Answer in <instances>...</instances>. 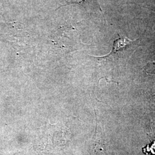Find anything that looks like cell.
I'll return each mask as SVG.
<instances>
[{
    "label": "cell",
    "instance_id": "1",
    "mask_svg": "<svg viewBox=\"0 0 155 155\" xmlns=\"http://www.w3.org/2000/svg\"><path fill=\"white\" fill-rule=\"evenodd\" d=\"M137 41L136 40H131L126 37H120L119 38L114 40L113 49L110 53V55L112 54H116L121 50L125 49L127 47L132 45L134 42Z\"/></svg>",
    "mask_w": 155,
    "mask_h": 155
},
{
    "label": "cell",
    "instance_id": "2",
    "mask_svg": "<svg viewBox=\"0 0 155 155\" xmlns=\"http://www.w3.org/2000/svg\"><path fill=\"white\" fill-rule=\"evenodd\" d=\"M144 152L146 153H150L151 155H155V143H153L152 144H150L145 147L143 149Z\"/></svg>",
    "mask_w": 155,
    "mask_h": 155
}]
</instances>
